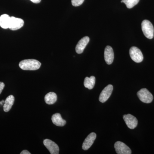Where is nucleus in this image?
Instances as JSON below:
<instances>
[{
    "label": "nucleus",
    "mask_w": 154,
    "mask_h": 154,
    "mask_svg": "<svg viewBox=\"0 0 154 154\" xmlns=\"http://www.w3.org/2000/svg\"><path fill=\"white\" fill-rule=\"evenodd\" d=\"M104 57L106 63L108 65L111 64L114 60V53L113 48L110 46H107L105 48Z\"/></svg>",
    "instance_id": "obj_12"
},
{
    "label": "nucleus",
    "mask_w": 154,
    "mask_h": 154,
    "mask_svg": "<svg viewBox=\"0 0 154 154\" xmlns=\"http://www.w3.org/2000/svg\"><path fill=\"white\" fill-rule=\"evenodd\" d=\"M21 154H30V152H28V151L26 150H24L22 151L21 152Z\"/></svg>",
    "instance_id": "obj_21"
},
{
    "label": "nucleus",
    "mask_w": 154,
    "mask_h": 154,
    "mask_svg": "<svg viewBox=\"0 0 154 154\" xmlns=\"http://www.w3.org/2000/svg\"><path fill=\"white\" fill-rule=\"evenodd\" d=\"M24 22L22 19L12 17L10 18L9 28L12 30H19L24 25Z\"/></svg>",
    "instance_id": "obj_6"
},
{
    "label": "nucleus",
    "mask_w": 154,
    "mask_h": 154,
    "mask_svg": "<svg viewBox=\"0 0 154 154\" xmlns=\"http://www.w3.org/2000/svg\"><path fill=\"white\" fill-rule=\"evenodd\" d=\"M90 41V38L88 36H85L82 38L78 42L75 48L76 52L77 53L80 54L82 53L87 45Z\"/></svg>",
    "instance_id": "obj_11"
},
{
    "label": "nucleus",
    "mask_w": 154,
    "mask_h": 154,
    "mask_svg": "<svg viewBox=\"0 0 154 154\" xmlns=\"http://www.w3.org/2000/svg\"><path fill=\"white\" fill-rule=\"evenodd\" d=\"M30 1L35 4H38L41 2V0H30Z\"/></svg>",
    "instance_id": "obj_22"
},
{
    "label": "nucleus",
    "mask_w": 154,
    "mask_h": 154,
    "mask_svg": "<svg viewBox=\"0 0 154 154\" xmlns=\"http://www.w3.org/2000/svg\"><path fill=\"white\" fill-rule=\"evenodd\" d=\"M14 101L15 98L13 95H10L7 97L3 106V109L5 112H8L10 111L14 105Z\"/></svg>",
    "instance_id": "obj_14"
},
{
    "label": "nucleus",
    "mask_w": 154,
    "mask_h": 154,
    "mask_svg": "<svg viewBox=\"0 0 154 154\" xmlns=\"http://www.w3.org/2000/svg\"><path fill=\"white\" fill-rule=\"evenodd\" d=\"M114 148L118 154H131V151L129 147L121 141H117L114 144Z\"/></svg>",
    "instance_id": "obj_5"
},
{
    "label": "nucleus",
    "mask_w": 154,
    "mask_h": 154,
    "mask_svg": "<svg viewBox=\"0 0 154 154\" xmlns=\"http://www.w3.org/2000/svg\"><path fill=\"white\" fill-rule=\"evenodd\" d=\"M137 95L140 100L144 103H151L153 99L151 93L146 88L141 89L137 92Z\"/></svg>",
    "instance_id": "obj_3"
},
{
    "label": "nucleus",
    "mask_w": 154,
    "mask_h": 154,
    "mask_svg": "<svg viewBox=\"0 0 154 154\" xmlns=\"http://www.w3.org/2000/svg\"><path fill=\"white\" fill-rule=\"evenodd\" d=\"M57 100V96L54 92H49L45 97V101L48 105H53Z\"/></svg>",
    "instance_id": "obj_15"
},
{
    "label": "nucleus",
    "mask_w": 154,
    "mask_h": 154,
    "mask_svg": "<svg viewBox=\"0 0 154 154\" xmlns=\"http://www.w3.org/2000/svg\"><path fill=\"white\" fill-rule=\"evenodd\" d=\"M129 54L131 59L135 62L139 63L143 60V56L142 53L137 47L134 46L131 48Z\"/></svg>",
    "instance_id": "obj_4"
},
{
    "label": "nucleus",
    "mask_w": 154,
    "mask_h": 154,
    "mask_svg": "<svg viewBox=\"0 0 154 154\" xmlns=\"http://www.w3.org/2000/svg\"><path fill=\"white\" fill-rule=\"evenodd\" d=\"M141 27L144 35L146 38L149 39H152L153 38L154 27L150 22L148 20H144L142 23Z\"/></svg>",
    "instance_id": "obj_2"
},
{
    "label": "nucleus",
    "mask_w": 154,
    "mask_h": 154,
    "mask_svg": "<svg viewBox=\"0 0 154 154\" xmlns=\"http://www.w3.org/2000/svg\"><path fill=\"white\" fill-rule=\"evenodd\" d=\"M5 87V85L4 83L0 82V94L2 92L3 89Z\"/></svg>",
    "instance_id": "obj_20"
},
{
    "label": "nucleus",
    "mask_w": 154,
    "mask_h": 154,
    "mask_svg": "<svg viewBox=\"0 0 154 154\" xmlns=\"http://www.w3.org/2000/svg\"><path fill=\"white\" fill-rule=\"evenodd\" d=\"M123 118L126 125L130 129H134L137 126V119L134 116L130 114H126L123 116Z\"/></svg>",
    "instance_id": "obj_8"
},
{
    "label": "nucleus",
    "mask_w": 154,
    "mask_h": 154,
    "mask_svg": "<svg viewBox=\"0 0 154 154\" xmlns=\"http://www.w3.org/2000/svg\"><path fill=\"white\" fill-rule=\"evenodd\" d=\"M85 0H72V4L74 7H78L82 5Z\"/></svg>",
    "instance_id": "obj_19"
},
{
    "label": "nucleus",
    "mask_w": 154,
    "mask_h": 154,
    "mask_svg": "<svg viewBox=\"0 0 154 154\" xmlns=\"http://www.w3.org/2000/svg\"><path fill=\"white\" fill-rule=\"evenodd\" d=\"M96 138V134L95 133L92 132L88 135L85 139L82 145V149L84 150H87L94 143Z\"/></svg>",
    "instance_id": "obj_10"
},
{
    "label": "nucleus",
    "mask_w": 154,
    "mask_h": 154,
    "mask_svg": "<svg viewBox=\"0 0 154 154\" xmlns=\"http://www.w3.org/2000/svg\"><path fill=\"white\" fill-rule=\"evenodd\" d=\"M41 66V63L35 59L24 60L19 63V67L24 70H36Z\"/></svg>",
    "instance_id": "obj_1"
},
{
    "label": "nucleus",
    "mask_w": 154,
    "mask_h": 154,
    "mask_svg": "<svg viewBox=\"0 0 154 154\" xmlns=\"http://www.w3.org/2000/svg\"><path fill=\"white\" fill-rule=\"evenodd\" d=\"M113 91V86L111 85H108L101 92L99 97V100L102 103H105L110 98Z\"/></svg>",
    "instance_id": "obj_7"
},
{
    "label": "nucleus",
    "mask_w": 154,
    "mask_h": 154,
    "mask_svg": "<svg viewBox=\"0 0 154 154\" xmlns=\"http://www.w3.org/2000/svg\"><path fill=\"white\" fill-rule=\"evenodd\" d=\"M51 120L53 124L56 126H63L66 124V121L63 119L59 113L53 114L51 117Z\"/></svg>",
    "instance_id": "obj_13"
},
{
    "label": "nucleus",
    "mask_w": 154,
    "mask_h": 154,
    "mask_svg": "<svg viewBox=\"0 0 154 154\" xmlns=\"http://www.w3.org/2000/svg\"><path fill=\"white\" fill-rule=\"evenodd\" d=\"M10 18L7 14H3L0 16V26L4 29L9 28Z\"/></svg>",
    "instance_id": "obj_16"
},
{
    "label": "nucleus",
    "mask_w": 154,
    "mask_h": 154,
    "mask_svg": "<svg viewBox=\"0 0 154 154\" xmlns=\"http://www.w3.org/2000/svg\"><path fill=\"white\" fill-rule=\"evenodd\" d=\"M139 1L140 0H122L121 2L125 3L128 8L131 9L137 5Z\"/></svg>",
    "instance_id": "obj_18"
},
{
    "label": "nucleus",
    "mask_w": 154,
    "mask_h": 154,
    "mask_svg": "<svg viewBox=\"0 0 154 154\" xmlns=\"http://www.w3.org/2000/svg\"><path fill=\"white\" fill-rule=\"evenodd\" d=\"M44 146L47 148L49 150L50 153L51 154H58L59 152V148L58 146L54 142L50 140H44L43 141Z\"/></svg>",
    "instance_id": "obj_9"
},
{
    "label": "nucleus",
    "mask_w": 154,
    "mask_h": 154,
    "mask_svg": "<svg viewBox=\"0 0 154 154\" xmlns=\"http://www.w3.org/2000/svg\"><path fill=\"white\" fill-rule=\"evenodd\" d=\"M96 83V78L94 76L90 78L86 77L84 81V86L89 90H92L94 88Z\"/></svg>",
    "instance_id": "obj_17"
}]
</instances>
